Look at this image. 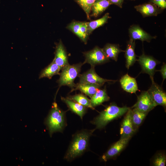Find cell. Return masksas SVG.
<instances>
[{
  "label": "cell",
  "instance_id": "ba28073f",
  "mask_svg": "<svg viewBox=\"0 0 166 166\" xmlns=\"http://www.w3.org/2000/svg\"><path fill=\"white\" fill-rule=\"evenodd\" d=\"M141 65L143 72L148 74L151 80H153L155 67L159 62L152 56L143 53L137 60Z\"/></svg>",
  "mask_w": 166,
  "mask_h": 166
},
{
  "label": "cell",
  "instance_id": "3957f363",
  "mask_svg": "<svg viewBox=\"0 0 166 166\" xmlns=\"http://www.w3.org/2000/svg\"><path fill=\"white\" fill-rule=\"evenodd\" d=\"M129 109L126 106L121 107L115 104H111L94 118L91 123L96 126L95 129H102L112 121L127 113Z\"/></svg>",
  "mask_w": 166,
  "mask_h": 166
},
{
  "label": "cell",
  "instance_id": "4fadbf2b",
  "mask_svg": "<svg viewBox=\"0 0 166 166\" xmlns=\"http://www.w3.org/2000/svg\"><path fill=\"white\" fill-rule=\"evenodd\" d=\"M134 7L144 17L156 16L163 10L155 5L150 2L136 6Z\"/></svg>",
  "mask_w": 166,
  "mask_h": 166
},
{
  "label": "cell",
  "instance_id": "484cf974",
  "mask_svg": "<svg viewBox=\"0 0 166 166\" xmlns=\"http://www.w3.org/2000/svg\"><path fill=\"white\" fill-rule=\"evenodd\" d=\"M96 0H75L84 11L87 18L90 19V14L92 6Z\"/></svg>",
  "mask_w": 166,
  "mask_h": 166
},
{
  "label": "cell",
  "instance_id": "7402d4cb",
  "mask_svg": "<svg viewBox=\"0 0 166 166\" xmlns=\"http://www.w3.org/2000/svg\"><path fill=\"white\" fill-rule=\"evenodd\" d=\"M109 99L105 89H99L91 98L90 100L92 106L94 108L104 102L109 101Z\"/></svg>",
  "mask_w": 166,
  "mask_h": 166
},
{
  "label": "cell",
  "instance_id": "7a4b0ae2",
  "mask_svg": "<svg viewBox=\"0 0 166 166\" xmlns=\"http://www.w3.org/2000/svg\"><path fill=\"white\" fill-rule=\"evenodd\" d=\"M45 123L51 136L54 132H62L67 125L66 112L59 108L54 102Z\"/></svg>",
  "mask_w": 166,
  "mask_h": 166
},
{
  "label": "cell",
  "instance_id": "277c9868",
  "mask_svg": "<svg viewBox=\"0 0 166 166\" xmlns=\"http://www.w3.org/2000/svg\"><path fill=\"white\" fill-rule=\"evenodd\" d=\"M83 63L70 65L69 64L63 68L60 73V77L57 81L59 86H67L72 89L76 86L75 79L80 75L81 68Z\"/></svg>",
  "mask_w": 166,
  "mask_h": 166
},
{
  "label": "cell",
  "instance_id": "7c38bea8",
  "mask_svg": "<svg viewBox=\"0 0 166 166\" xmlns=\"http://www.w3.org/2000/svg\"><path fill=\"white\" fill-rule=\"evenodd\" d=\"M128 32L130 39L135 41L138 39L149 42L152 39L156 37L151 36L137 25L131 26L129 29Z\"/></svg>",
  "mask_w": 166,
  "mask_h": 166
},
{
  "label": "cell",
  "instance_id": "ac0fdd59",
  "mask_svg": "<svg viewBox=\"0 0 166 166\" xmlns=\"http://www.w3.org/2000/svg\"><path fill=\"white\" fill-rule=\"evenodd\" d=\"M101 87L100 85L94 84L78 83L72 89V91L78 90L91 98Z\"/></svg>",
  "mask_w": 166,
  "mask_h": 166
},
{
  "label": "cell",
  "instance_id": "cb8c5ba5",
  "mask_svg": "<svg viewBox=\"0 0 166 166\" xmlns=\"http://www.w3.org/2000/svg\"><path fill=\"white\" fill-rule=\"evenodd\" d=\"M131 109V117L134 127L137 128L142 122L148 113L144 112L133 108Z\"/></svg>",
  "mask_w": 166,
  "mask_h": 166
},
{
  "label": "cell",
  "instance_id": "9c48e42d",
  "mask_svg": "<svg viewBox=\"0 0 166 166\" xmlns=\"http://www.w3.org/2000/svg\"><path fill=\"white\" fill-rule=\"evenodd\" d=\"M152 84L147 91L156 105L166 107V94L162 88L152 80Z\"/></svg>",
  "mask_w": 166,
  "mask_h": 166
},
{
  "label": "cell",
  "instance_id": "4316f807",
  "mask_svg": "<svg viewBox=\"0 0 166 166\" xmlns=\"http://www.w3.org/2000/svg\"><path fill=\"white\" fill-rule=\"evenodd\" d=\"M81 23L80 22L73 21L67 26V28L75 34L84 42L83 37L80 31Z\"/></svg>",
  "mask_w": 166,
  "mask_h": 166
},
{
  "label": "cell",
  "instance_id": "5b68a950",
  "mask_svg": "<svg viewBox=\"0 0 166 166\" xmlns=\"http://www.w3.org/2000/svg\"><path fill=\"white\" fill-rule=\"evenodd\" d=\"M85 60L83 64L88 63L91 66L101 64L109 61L102 49L96 46L93 49L84 53Z\"/></svg>",
  "mask_w": 166,
  "mask_h": 166
},
{
  "label": "cell",
  "instance_id": "8fae6325",
  "mask_svg": "<svg viewBox=\"0 0 166 166\" xmlns=\"http://www.w3.org/2000/svg\"><path fill=\"white\" fill-rule=\"evenodd\" d=\"M135 130L131 117V109L127 112L122 123L120 130L121 138H130L133 135Z\"/></svg>",
  "mask_w": 166,
  "mask_h": 166
},
{
  "label": "cell",
  "instance_id": "e0dca14e",
  "mask_svg": "<svg viewBox=\"0 0 166 166\" xmlns=\"http://www.w3.org/2000/svg\"><path fill=\"white\" fill-rule=\"evenodd\" d=\"M135 41L130 39L128 42L125 51L126 66L128 69L137 60L135 52Z\"/></svg>",
  "mask_w": 166,
  "mask_h": 166
},
{
  "label": "cell",
  "instance_id": "d4e9b609",
  "mask_svg": "<svg viewBox=\"0 0 166 166\" xmlns=\"http://www.w3.org/2000/svg\"><path fill=\"white\" fill-rule=\"evenodd\" d=\"M67 97L86 108H89L92 109H94V108L91 105L90 100L82 93L76 94L72 96L70 95Z\"/></svg>",
  "mask_w": 166,
  "mask_h": 166
},
{
  "label": "cell",
  "instance_id": "4dcf8cb0",
  "mask_svg": "<svg viewBox=\"0 0 166 166\" xmlns=\"http://www.w3.org/2000/svg\"><path fill=\"white\" fill-rule=\"evenodd\" d=\"M160 72L162 77L163 78V81L166 78V64L164 63L163 65L162 66L161 69L160 70H157Z\"/></svg>",
  "mask_w": 166,
  "mask_h": 166
},
{
  "label": "cell",
  "instance_id": "603a6c76",
  "mask_svg": "<svg viewBox=\"0 0 166 166\" xmlns=\"http://www.w3.org/2000/svg\"><path fill=\"white\" fill-rule=\"evenodd\" d=\"M110 18L109 16V14L107 13L103 17L99 19L87 22L88 33L89 35L94 30L107 23L108 19Z\"/></svg>",
  "mask_w": 166,
  "mask_h": 166
},
{
  "label": "cell",
  "instance_id": "d6986e66",
  "mask_svg": "<svg viewBox=\"0 0 166 166\" xmlns=\"http://www.w3.org/2000/svg\"><path fill=\"white\" fill-rule=\"evenodd\" d=\"M111 5L110 0H96L91 9V16L97 17Z\"/></svg>",
  "mask_w": 166,
  "mask_h": 166
},
{
  "label": "cell",
  "instance_id": "9a60e30c",
  "mask_svg": "<svg viewBox=\"0 0 166 166\" xmlns=\"http://www.w3.org/2000/svg\"><path fill=\"white\" fill-rule=\"evenodd\" d=\"M120 81L122 88L127 92L135 93L139 90L136 79L128 74L122 76Z\"/></svg>",
  "mask_w": 166,
  "mask_h": 166
},
{
  "label": "cell",
  "instance_id": "8992f818",
  "mask_svg": "<svg viewBox=\"0 0 166 166\" xmlns=\"http://www.w3.org/2000/svg\"><path fill=\"white\" fill-rule=\"evenodd\" d=\"M156 106L148 91H144L138 97L137 101L132 108H135L141 112L148 113Z\"/></svg>",
  "mask_w": 166,
  "mask_h": 166
},
{
  "label": "cell",
  "instance_id": "30bf717a",
  "mask_svg": "<svg viewBox=\"0 0 166 166\" xmlns=\"http://www.w3.org/2000/svg\"><path fill=\"white\" fill-rule=\"evenodd\" d=\"M130 138H121L109 149L101 157V159L104 161L115 157L125 147Z\"/></svg>",
  "mask_w": 166,
  "mask_h": 166
},
{
  "label": "cell",
  "instance_id": "ffe728a7",
  "mask_svg": "<svg viewBox=\"0 0 166 166\" xmlns=\"http://www.w3.org/2000/svg\"><path fill=\"white\" fill-rule=\"evenodd\" d=\"M61 70L60 67L53 60L41 72L39 79L47 77L50 79L53 76L60 74L59 72Z\"/></svg>",
  "mask_w": 166,
  "mask_h": 166
},
{
  "label": "cell",
  "instance_id": "44dd1931",
  "mask_svg": "<svg viewBox=\"0 0 166 166\" xmlns=\"http://www.w3.org/2000/svg\"><path fill=\"white\" fill-rule=\"evenodd\" d=\"M105 54L109 59L117 61L119 53L124 52L120 49L118 45L108 43L102 49Z\"/></svg>",
  "mask_w": 166,
  "mask_h": 166
},
{
  "label": "cell",
  "instance_id": "5bb4252c",
  "mask_svg": "<svg viewBox=\"0 0 166 166\" xmlns=\"http://www.w3.org/2000/svg\"><path fill=\"white\" fill-rule=\"evenodd\" d=\"M53 60L61 70L69 64L66 51L61 41H60L56 46L55 57Z\"/></svg>",
  "mask_w": 166,
  "mask_h": 166
},
{
  "label": "cell",
  "instance_id": "1f68e13d",
  "mask_svg": "<svg viewBox=\"0 0 166 166\" xmlns=\"http://www.w3.org/2000/svg\"><path fill=\"white\" fill-rule=\"evenodd\" d=\"M111 4H114L121 8H122L124 0H110Z\"/></svg>",
  "mask_w": 166,
  "mask_h": 166
},
{
  "label": "cell",
  "instance_id": "f1b7e54d",
  "mask_svg": "<svg viewBox=\"0 0 166 166\" xmlns=\"http://www.w3.org/2000/svg\"><path fill=\"white\" fill-rule=\"evenodd\" d=\"M80 29L84 40V43H86L89 36L88 33L87 22H81Z\"/></svg>",
  "mask_w": 166,
  "mask_h": 166
},
{
  "label": "cell",
  "instance_id": "2e32d148",
  "mask_svg": "<svg viewBox=\"0 0 166 166\" xmlns=\"http://www.w3.org/2000/svg\"><path fill=\"white\" fill-rule=\"evenodd\" d=\"M61 99L70 110L79 116L82 120L83 117L87 111L86 107L67 97H61Z\"/></svg>",
  "mask_w": 166,
  "mask_h": 166
},
{
  "label": "cell",
  "instance_id": "6da1fadb",
  "mask_svg": "<svg viewBox=\"0 0 166 166\" xmlns=\"http://www.w3.org/2000/svg\"><path fill=\"white\" fill-rule=\"evenodd\" d=\"M95 129H82L73 134L64 155V159L71 161L88 151L90 138Z\"/></svg>",
  "mask_w": 166,
  "mask_h": 166
},
{
  "label": "cell",
  "instance_id": "f546056e",
  "mask_svg": "<svg viewBox=\"0 0 166 166\" xmlns=\"http://www.w3.org/2000/svg\"><path fill=\"white\" fill-rule=\"evenodd\" d=\"M149 2L154 4L162 10L166 8V0H150Z\"/></svg>",
  "mask_w": 166,
  "mask_h": 166
},
{
  "label": "cell",
  "instance_id": "d6a6232c",
  "mask_svg": "<svg viewBox=\"0 0 166 166\" xmlns=\"http://www.w3.org/2000/svg\"></svg>",
  "mask_w": 166,
  "mask_h": 166
},
{
  "label": "cell",
  "instance_id": "83f0119b",
  "mask_svg": "<svg viewBox=\"0 0 166 166\" xmlns=\"http://www.w3.org/2000/svg\"><path fill=\"white\" fill-rule=\"evenodd\" d=\"M166 156L162 154H159L155 158L153 161L155 166H164L166 163Z\"/></svg>",
  "mask_w": 166,
  "mask_h": 166
},
{
  "label": "cell",
  "instance_id": "52a82bcc",
  "mask_svg": "<svg viewBox=\"0 0 166 166\" xmlns=\"http://www.w3.org/2000/svg\"><path fill=\"white\" fill-rule=\"evenodd\" d=\"M80 83H88L102 86L107 82L115 81L103 78L100 77L96 72L94 66H91V69L78 76Z\"/></svg>",
  "mask_w": 166,
  "mask_h": 166
}]
</instances>
